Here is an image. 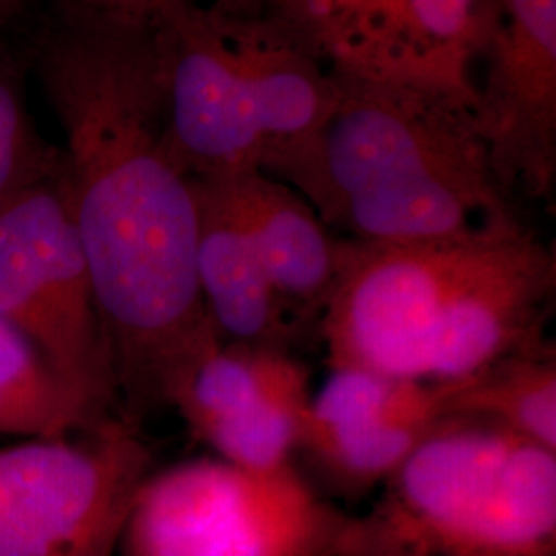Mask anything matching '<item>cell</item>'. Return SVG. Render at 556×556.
<instances>
[{"instance_id": "13", "label": "cell", "mask_w": 556, "mask_h": 556, "mask_svg": "<svg viewBox=\"0 0 556 556\" xmlns=\"http://www.w3.org/2000/svg\"><path fill=\"white\" fill-rule=\"evenodd\" d=\"M211 179L245 227L289 319L321 318L337 282L340 238L291 186L260 169Z\"/></svg>"}, {"instance_id": "8", "label": "cell", "mask_w": 556, "mask_h": 556, "mask_svg": "<svg viewBox=\"0 0 556 556\" xmlns=\"http://www.w3.org/2000/svg\"><path fill=\"white\" fill-rule=\"evenodd\" d=\"M153 452L119 415L0 450V556H116Z\"/></svg>"}, {"instance_id": "15", "label": "cell", "mask_w": 556, "mask_h": 556, "mask_svg": "<svg viewBox=\"0 0 556 556\" xmlns=\"http://www.w3.org/2000/svg\"><path fill=\"white\" fill-rule=\"evenodd\" d=\"M514 211L486 172H425L363 188L344 200L326 227L361 241H427L456 236Z\"/></svg>"}, {"instance_id": "10", "label": "cell", "mask_w": 556, "mask_h": 556, "mask_svg": "<svg viewBox=\"0 0 556 556\" xmlns=\"http://www.w3.org/2000/svg\"><path fill=\"white\" fill-rule=\"evenodd\" d=\"M309 374L289 351L220 342L169 397L200 443L233 466H291L309 408Z\"/></svg>"}, {"instance_id": "14", "label": "cell", "mask_w": 556, "mask_h": 556, "mask_svg": "<svg viewBox=\"0 0 556 556\" xmlns=\"http://www.w3.org/2000/svg\"><path fill=\"white\" fill-rule=\"evenodd\" d=\"M192 179L199 211L197 270L204 307L223 342L287 351L295 337L258 252L217 179Z\"/></svg>"}, {"instance_id": "6", "label": "cell", "mask_w": 556, "mask_h": 556, "mask_svg": "<svg viewBox=\"0 0 556 556\" xmlns=\"http://www.w3.org/2000/svg\"><path fill=\"white\" fill-rule=\"evenodd\" d=\"M514 217L516 211H507L427 241L340 239L337 282L319 318L332 369L427 381L445 305Z\"/></svg>"}, {"instance_id": "7", "label": "cell", "mask_w": 556, "mask_h": 556, "mask_svg": "<svg viewBox=\"0 0 556 556\" xmlns=\"http://www.w3.org/2000/svg\"><path fill=\"white\" fill-rule=\"evenodd\" d=\"M0 319L100 417L118 410L108 340L64 181L54 174L0 202Z\"/></svg>"}, {"instance_id": "3", "label": "cell", "mask_w": 556, "mask_h": 556, "mask_svg": "<svg viewBox=\"0 0 556 556\" xmlns=\"http://www.w3.org/2000/svg\"><path fill=\"white\" fill-rule=\"evenodd\" d=\"M358 517L318 497L295 466L256 472L197 457L140 482L116 556H355Z\"/></svg>"}, {"instance_id": "21", "label": "cell", "mask_w": 556, "mask_h": 556, "mask_svg": "<svg viewBox=\"0 0 556 556\" xmlns=\"http://www.w3.org/2000/svg\"><path fill=\"white\" fill-rule=\"evenodd\" d=\"M83 7L101 9V11H114L126 15H139V17H153L163 9L178 4V2H194V0H68Z\"/></svg>"}, {"instance_id": "22", "label": "cell", "mask_w": 556, "mask_h": 556, "mask_svg": "<svg viewBox=\"0 0 556 556\" xmlns=\"http://www.w3.org/2000/svg\"><path fill=\"white\" fill-rule=\"evenodd\" d=\"M31 0H0V31L20 20Z\"/></svg>"}, {"instance_id": "17", "label": "cell", "mask_w": 556, "mask_h": 556, "mask_svg": "<svg viewBox=\"0 0 556 556\" xmlns=\"http://www.w3.org/2000/svg\"><path fill=\"white\" fill-rule=\"evenodd\" d=\"M445 415L484 418L556 452V351L548 344L439 383Z\"/></svg>"}, {"instance_id": "11", "label": "cell", "mask_w": 556, "mask_h": 556, "mask_svg": "<svg viewBox=\"0 0 556 556\" xmlns=\"http://www.w3.org/2000/svg\"><path fill=\"white\" fill-rule=\"evenodd\" d=\"M555 289V250L516 215L445 305L429 346L427 381H456L553 344L546 321Z\"/></svg>"}, {"instance_id": "12", "label": "cell", "mask_w": 556, "mask_h": 556, "mask_svg": "<svg viewBox=\"0 0 556 556\" xmlns=\"http://www.w3.org/2000/svg\"><path fill=\"white\" fill-rule=\"evenodd\" d=\"M443 417L439 383L334 367L309 400L298 452L334 491L361 497L383 486Z\"/></svg>"}, {"instance_id": "5", "label": "cell", "mask_w": 556, "mask_h": 556, "mask_svg": "<svg viewBox=\"0 0 556 556\" xmlns=\"http://www.w3.org/2000/svg\"><path fill=\"white\" fill-rule=\"evenodd\" d=\"M167 144L188 178L256 172L275 41L250 0L178 2L153 15Z\"/></svg>"}, {"instance_id": "19", "label": "cell", "mask_w": 556, "mask_h": 556, "mask_svg": "<svg viewBox=\"0 0 556 556\" xmlns=\"http://www.w3.org/2000/svg\"><path fill=\"white\" fill-rule=\"evenodd\" d=\"M103 418L108 417L71 392L40 353L0 319V435L68 438Z\"/></svg>"}, {"instance_id": "2", "label": "cell", "mask_w": 556, "mask_h": 556, "mask_svg": "<svg viewBox=\"0 0 556 556\" xmlns=\"http://www.w3.org/2000/svg\"><path fill=\"white\" fill-rule=\"evenodd\" d=\"M357 556H556V452L441 418L358 517Z\"/></svg>"}, {"instance_id": "9", "label": "cell", "mask_w": 556, "mask_h": 556, "mask_svg": "<svg viewBox=\"0 0 556 556\" xmlns=\"http://www.w3.org/2000/svg\"><path fill=\"white\" fill-rule=\"evenodd\" d=\"M475 118L498 188L551 202L556 184V0H475Z\"/></svg>"}, {"instance_id": "1", "label": "cell", "mask_w": 556, "mask_h": 556, "mask_svg": "<svg viewBox=\"0 0 556 556\" xmlns=\"http://www.w3.org/2000/svg\"><path fill=\"white\" fill-rule=\"evenodd\" d=\"M29 64L66 140L64 181L118 415L140 427L223 342L200 293L192 179L167 144L155 23L56 0Z\"/></svg>"}, {"instance_id": "16", "label": "cell", "mask_w": 556, "mask_h": 556, "mask_svg": "<svg viewBox=\"0 0 556 556\" xmlns=\"http://www.w3.org/2000/svg\"><path fill=\"white\" fill-rule=\"evenodd\" d=\"M475 0H390L369 77L475 105Z\"/></svg>"}, {"instance_id": "4", "label": "cell", "mask_w": 556, "mask_h": 556, "mask_svg": "<svg viewBox=\"0 0 556 556\" xmlns=\"http://www.w3.org/2000/svg\"><path fill=\"white\" fill-rule=\"evenodd\" d=\"M330 73L337 100L328 116L260 167L307 200L324 225L376 184L425 172L493 174L475 105L406 83Z\"/></svg>"}, {"instance_id": "18", "label": "cell", "mask_w": 556, "mask_h": 556, "mask_svg": "<svg viewBox=\"0 0 556 556\" xmlns=\"http://www.w3.org/2000/svg\"><path fill=\"white\" fill-rule=\"evenodd\" d=\"M278 36L326 68L367 77L390 0H252Z\"/></svg>"}, {"instance_id": "20", "label": "cell", "mask_w": 556, "mask_h": 556, "mask_svg": "<svg viewBox=\"0 0 556 556\" xmlns=\"http://www.w3.org/2000/svg\"><path fill=\"white\" fill-rule=\"evenodd\" d=\"M25 60L0 46V202L54 174L62 149L46 142L25 103Z\"/></svg>"}]
</instances>
